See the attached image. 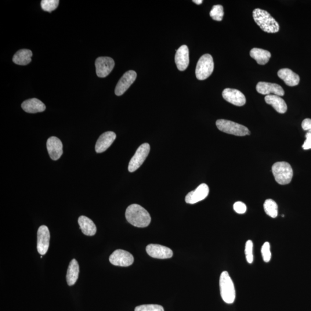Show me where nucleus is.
<instances>
[{
    "label": "nucleus",
    "instance_id": "nucleus-1",
    "mask_svg": "<svg viewBox=\"0 0 311 311\" xmlns=\"http://www.w3.org/2000/svg\"><path fill=\"white\" fill-rule=\"evenodd\" d=\"M125 216L128 222L136 227H147L151 222L150 213L142 206L137 204L130 205L126 209Z\"/></svg>",
    "mask_w": 311,
    "mask_h": 311
},
{
    "label": "nucleus",
    "instance_id": "nucleus-2",
    "mask_svg": "<svg viewBox=\"0 0 311 311\" xmlns=\"http://www.w3.org/2000/svg\"><path fill=\"white\" fill-rule=\"evenodd\" d=\"M253 17L255 23L263 31L267 33H276L280 30V25L271 14L259 8L253 11Z\"/></svg>",
    "mask_w": 311,
    "mask_h": 311
},
{
    "label": "nucleus",
    "instance_id": "nucleus-3",
    "mask_svg": "<svg viewBox=\"0 0 311 311\" xmlns=\"http://www.w3.org/2000/svg\"><path fill=\"white\" fill-rule=\"evenodd\" d=\"M221 296L227 304H233L236 299V291L232 278L227 271H224L220 277Z\"/></svg>",
    "mask_w": 311,
    "mask_h": 311
},
{
    "label": "nucleus",
    "instance_id": "nucleus-4",
    "mask_svg": "<svg viewBox=\"0 0 311 311\" xmlns=\"http://www.w3.org/2000/svg\"><path fill=\"white\" fill-rule=\"evenodd\" d=\"M272 172L276 182L281 185L290 183L294 175L291 165L287 162H277L272 167Z\"/></svg>",
    "mask_w": 311,
    "mask_h": 311
},
{
    "label": "nucleus",
    "instance_id": "nucleus-5",
    "mask_svg": "<svg viewBox=\"0 0 311 311\" xmlns=\"http://www.w3.org/2000/svg\"><path fill=\"white\" fill-rule=\"evenodd\" d=\"M216 126L220 131L230 135L236 136L250 135V132L245 126L226 119H219L216 121Z\"/></svg>",
    "mask_w": 311,
    "mask_h": 311
},
{
    "label": "nucleus",
    "instance_id": "nucleus-6",
    "mask_svg": "<svg viewBox=\"0 0 311 311\" xmlns=\"http://www.w3.org/2000/svg\"><path fill=\"white\" fill-rule=\"evenodd\" d=\"M214 70V62L211 54H206L198 60L195 75L199 80H204L211 76Z\"/></svg>",
    "mask_w": 311,
    "mask_h": 311
},
{
    "label": "nucleus",
    "instance_id": "nucleus-7",
    "mask_svg": "<svg viewBox=\"0 0 311 311\" xmlns=\"http://www.w3.org/2000/svg\"><path fill=\"white\" fill-rule=\"evenodd\" d=\"M150 152L149 144L145 143L140 146L129 162L128 169L129 172H133L138 169L146 160Z\"/></svg>",
    "mask_w": 311,
    "mask_h": 311
},
{
    "label": "nucleus",
    "instance_id": "nucleus-8",
    "mask_svg": "<svg viewBox=\"0 0 311 311\" xmlns=\"http://www.w3.org/2000/svg\"><path fill=\"white\" fill-rule=\"evenodd\" d=\"M95 66L97 77L104 78L107 77L113 70L115 63L110 57H100L96 59Z\"/></svg>",
    "mask_w": 311,
    "mask_h": 311
},
{
    "label": "nucleus",
    "instance_id": "nucleus-9",
    "mask_svg": "<svg viewBox=\"0 0 311 311\" xmlns=\"http://www.w3.org/2000/svg\"><path fill=\"white\" fill-rule=\"evenodd\" d=\"M109 260L113 265L128 267L132 265L134 258L130 252L123 249H117L110 255Z\"/></svg>",
    "mask_w": 311,
    "mask_h": 311
},
{
    "label": "nucleus",
    "instance_id": "nucleus-10",
    "mask_svg": "<svg viewBox=\"0 0 311 311\" xmlns=\"http://www.w3.org/2000/svg\"><path fill=\"white\" fill-rule=\"evenodd\" d=\"M50 232L48 227L42 226L37 233V250L40 254L45 255L49 247Z\"/></svg>",
    "mask_w": 311,
    "mask_h": 311
},
{
    "label": "nucleus",
    "instance_id": "nucleus-11",
    "mask_svg": "<svg viewBox=\"0 0 311 311\" xmlns=\"http://www.w3.org/2000/svg\"><path fill=\"white\" fill-rule=\"evenodd\" d=\"M137 74L135 71L126 72L118 82L115 89V95L117 96L122 95L135 82Z\"/></svg>",
    "mask_w": 311,
    "mask_h": 311
},
{
    "label": "nucleus",
    "instance_id": "nucleus-12",
    "mask_svg": "<svg viewBox=\"0 0 311 311\" xmlns=\"http://www.w3.org/2000/svg\"><path fill=\"white\" fill-rule=\"evenodd\" d=\"M146 251L151 257L156 259H168L173 256V251L171 249L159 244H149L146 248Z\"/></svg>",
    "mask_w": 311,
    "mask_h": 311
},
{
    "label": "nucleus",
    "instance_id": "nucleus-13",
    "mask_svg": "<svg viewBox=\"0 0 311 311\" xmlns=\"http://www.w3.org/2000/svg\"><path fill=\"white\" fill-rule=\"evenodd\" d=\"M222 94L224 99L234 106H243L246 103L244 94L237 89L226 88Z\"/></svg>",
    "mask_w": 311,
    "mask_h": 311
},
{
    "label": "nucleus",
    "instance_id": "nucleus-14",
    "mask_svg": "<svg viewBox=\"0 0 311 311\" xmlns=\"http://www.w3.org/2000/svg\"><path fill=\"white\" fill-rule=\"evenodd\" d=\"M209 193V187L207 184H201L196 189L191 191L186 195L185 201L186 203L194 204L205 200Z\"/></svg>",
    "mask_w": 311,
    "mask_h": 311
},
{
    "label": "nucleus",
    "instance_id": "nucleus-15",
    "mask_svg": "<svg viewBox=\"0 0 311 311\" xmlns=\"http://www.w3.org/2000/svg\"><path fill=\"white\" fill-rule=\"evenodd\" d=\"M256 89L258 93L263 95H269L272 93L279 96H283L285 95L283 87L274 83L259 82L256 85Z\"/></svg>",
    "mask_w": 311,
    "mask_h": 311
},
{
    "label": "nucleus",
    "instance_id": "nucleus-16",
    "mask_svg": "<svg viewBox=\"0 0 311 311\" xmlns=\"http://www.w3.org/2000/svg\"><path fill=\"white\" fill-rule=\"evenodd\" d=\"M46 145L50 158L53 160H59L63 154V145L61 140L56 137H51Z\"/></svg>",
    "mask_w": 311,
    "mask_h": 311
},
{
    "label": "nucleus",
    "instance_id": "nucleus-17",
    "mask_svg": "<svg viewBox=\"0 0 311 311\" xmlns=\"http://www.w3.org/2000/svg\"><path fill=\"white\" fill-rule=\"evenodd\" d=\"M175 64L180 71H185L189 64V51L186 45H183L176 50Z\"/></svg>",
    "mask_w": 311,
    "mask_h": 311
},
{
    "label": "nucleus",
    "instance_id": "nucleus-18",
    "mask_svg": "<svg viewBox=\"0 0 311 311\" xmlns=\"http://www.w3.org/2000/svg\"><path fill=\"white\" fill-rule=\"evenodd\" d=\"M116 135L113 132H107L102 134L97 140L95 151L97 153H102L106 151L114 143Z\"/></svg>",
    "mask_w": 311,
    "mask_h": 311
},
{
    "label": "nucleus",
    "instance_id": "nucleus-19",
    "mask_svg": "<svg viewBox=\"0 0 311 311\" xmlns=\"http://www.w3.org/2000/svg\"><path fill=\"white\" fill-rule=\"evenodd\" d=\"M21 107L23 110L28 113H41L46 110V106L42 101L36 99L32 98L28 99L21 104Z\"/></svg>",
    "mask_w": 311,
    "mask_h": 311
},
{
    "label": "nucleus",
    "instance_id": "nucleus-20",
    "mask_svg": "<svg viewBox=\"0 0 311 311\" xmlns=\"http://www.w3.org/2000/svg\"><path fill=\"white\" fill-rule=\"evenodd\" d=\"M278 77L285 82L288 86H294L298 85L300 82V77L290 69H281L278 72Z\"/></svg>",
    "mask_w": 311,
    "mask_h": 311
},
{
    "label": "nucleus",
    "instance_id": "nucleus-21",
    "mask_svg": "<svg viewBox=\"0 0 311 311\" xmlns=\"http://www.w3.org/2000/svg\"><path fill=\"white\" fill-rule=\"evenodd\" d=\"M265 102L271 105L278 113L284 114L287 111V105L281 96L269 95L265 96Z\"/></svg>",
    "mask_w": 311,
    "mask_h": 311
},
{
    "label": "nucleus",
    "instance_id": "nucleus-22",
    "mask_svg": "<svg viewBox=\"0 0 311 311\" xmlns=\"http://www.w3.org/2000/svg\"><path fill=\"white\" fill-rule=\"evenodd\" d=\"M78 223L82 233L86 236H93L96 233V227L92 221L84 216L79 217Z\"/></svg>",
    "mask_w": 311,
    "mask_h": 311
},
{
    "label": "nucleus",
    "instance_id": "nucleus-23",
    "mask_svg": "<svg viewBox=\"0 0 311 311\" xmlns=\"http://www.w3.org/2000/svg\"><path fill=\"white\" fill-rule=\"evenodd\" d=\"M250 56L259 65H263L269 62L272 54L267 50L253 48L250 51Z\"/></svg>",
    "mask_w": 311,
    "mask_h": 311
},
{
    "label": "nucleus",
    "instance_id": "nucleus-24",
    "mask_svg": "<svg viewBox=\"0 0 311 311\" xmlns=\"http://www.w3.org/2000/svg\"><path fill=\"white\" fill-rule=\"evenodd\" d=\"M79 274V265L77 260L74 259L69 265L67 274V280L68 285H74L78 278Z\"/></svg>",
    "mask_w": 311,
    "mask_h": 311
},
{
    "label": "nucleus",
    "instance_id": "nucleus-25",
    "mask_svg": "<svg viewBox=\"0 0 311 311\" xmlns=\"http://www.w3.org/2000/svg\"><path fill=\"white\" fill-rule=\"evenodd\" d=\"M32 52L30 50L21 49L17 52L13 57V62L19 65H27L31 62Z\"/></svg>",
    "mask_w": 311,
    "mask_h": 311
},
{
    "label": "nucleus",
    "instance_id": "nucleus-26",
    "mask_svg": "<svg viewBox=\"0 0 311 311\" xmlns=\"http://www.w3.org/2000/svg\"><path fill=\"white\" fill-rule=\"evenodd\" d=\"M264 210L267 215L272 218H276L278 216V205L276 202L269 199L265 201L263 205Z\"/></svg>",
    "mask_w": 311,
    "mask_h": 311
},
{
    "label": "nucleus",
    "instance_id": "nucleus-27",
    "mask_svg": "<svg viewBox=\"0 0 311 311\" xmlns=\"http://www.w3.org/2000/svg\"><path fill=\"white\" fill-rule=\"evenodd\" d=\"M224 14L223 6L220 5L213 6L211 12H210V16H211L212 19L218 21L223 20Z\"/></svg>",
    "mask_w": 311,
    "mask_h": 311
},
{
    "label": "nucleus",
    "instance_id": "nucleus-28",
    "mask_svg": "<svg viewBox=\"0 0 311 311\" xmlns=\"http://www.w3.org/2000/svg\"><path fill=\"white\" fill-rule=\"evenodd\" d=\"M59 2V0H43L41 4L43 10L51 12L57 8Z\"/></svg>",
    "mask_w": 311,
    "mask_h": 311
},
{
    "label": "nucleus",
    "instance_id": "nucleus-29",
    "mask_svg": "<svg viewBox=\"0 0 311 311\" xmlns=\"http://www.w3.org/2000/svg\"><path fill=\"white\" fill-rule=\"evenodd\" d=\"M253 247L254 244L251 240L247 241L245 245V258L248 263L251 264L254 261V255H253Z\"/></svg>",
    "mask_w": 311,
    "mask_h": 311
},
{
    "label": "nucleus",
    "instance_id": "nucleus-30",
    "mask_svg": "<svg viewBox=\"0 0 311 311\" xmlns=\"http://www.w3.org/2000/svg\"><path fill=\"white\" fill-rule=\"evenodd\" d=\"M135 311H164V310L160 305H146L137 307Z\"/></svg>",
    "mask_w": 311,
    "mask_h": 311
},
{
    "label": "nucleus",
    "instance_id": "nucleus-31",
    "mask_svg": "<svg viewBox=\"0 0 311 311\" xmlns=\"http://www.w3.org/2000/svg\"><path fill=\"white\" fill-rule=\"evenodd\" d=\"M263 259L265 262H269L272 258V252L270 251V244L269 242H265L261 248Z\"/></svg>",
    "mask_w": 311,
    "mask_h": 311
},
{
    "label": "nucleus",
    "instance_id": "nucleus-32",
    "mask_svg": "<svg viewBox=\"0 0 311 311\" xmlns=\"http://www.w3.org/2000/svg\"><path fill=\"white\" fill-rule=\"evenodd\" d=\"M233 209L238 214H244L247 211V207L243 202L238 201L233 205Z\"/></svg>",
    "mask_w": 311,
    "mask_h": 311
},
{
    "label": "nucleus",
    "instance_id": "nucleus-33",
    "mask_svg": "<svg viewBox=\"0 0 311 311\" xmlns=\"http://www.w3.org/2000/svg\"><path fill=\"white\" fill-rule=\"evenodd\" d=\"M306 140L303 145V148L305 150H309L311 149V131L309 130L306 135Z\"/></svg>",
    "mask_w": 311,
    "mask_h": 311
},
{
    "label": "nucleus",
    "instance_id": "nucleus-34",
    "mask_svg": "<svg viewBox=\"0 0 311 311\" xmlns=\"http://www.w3.org/2000/svg\"><path fill=\"white\" fill-rule=\"evenodd\" d=\"M302 126L304 130H306V131L311 130V119H305L302 122Z\"/></svg>",
    "mask_w": 311,
    "mask_h": 311
},
{
    "label": "nucleus",
    "instance_id": "nucleus-35",
    "mask_svg": "<svg viewBox=\"0 0 311 311\" xmlns=\"http://www.w3.org/2000/svg\"><path fill=\"white\" fill-rule=\"evenodd\" d=\"M193 2L196 3L197 5H200L203 2V1H202V0H193Z\"/></svg>",
    "mask_w": 311,
    "mask_h": 311
}]
</instances>
